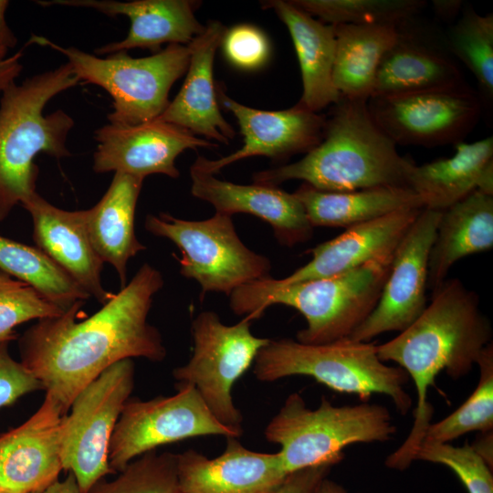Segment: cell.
I'll use <instances>...</instances> for the list:
<instances>
[{"mask_svg":"<svg viewBox=\"0 0 493 493\" xmlns=\"http://www.w3.org/2000/svg\"><path fill=\"white\" fill-rule=\"evenodd\" d=\"M163 286L161 272L144 263L91 317L76 321L80 300L59 316L39 320L19 340L21 363L68 414L79 393L114 363L165 358L162 336L147 320Z\"/></svg>","mask_w":493,"mask_h":493,"instance_id":"cell-1","label":"cell"},{"mask_svg":"<svg viewBox=\"0 0 493 493\" xmlns=\"http://www.w3.org/2000/svg\"><path fill=\"white\" fill-rule=\"evenodd\" d=\"M491 337L490 322L479 309L477 293L450 278L432 291L430 304L409 327L377 345L381 361L395 362L413 380L417 397L411 431L387 456L388 467L404 470L414 461L434 414L427 393L435 377L441 372L452 379L469 373Z\"/></svg>","mask_w":493,"mask_h":493,"instance_id":"cell-2","label":"cell"},{"mask_svg":"<svg viewBox=\"0 0 493 493\" xmlns=\"http://www.w3.org/2000/svg\"><path fill=\"white\" fill-rule=\"evenodd\" d=\"M332 106L315 148L297 162L254 173L253 184L278 186L301 180L329 192L407 186L414 163L379 128L368 100L341 97Z\"/></svg>","mask_w":493,"mask_h":493,"instance_id":"cell-3","label":"cell"},{"mask_svg":"<svg viewBox=\"0 0 493 493\" xmlns=\"http://www.w3.org/2000/svg\"><path fill=\"white\" fill-rule=\"evenodd\" d=\"M393 256V252L386 254L336 276L287 285L268 276L234 290L229 305L235 314L251 321L273 305L297 309L307 325L298 331L296 341L305 344L348 338L375 308Z\"/></svg>","mask_w":493,"mask_h":493,"instance_id":"cell-4","label":"cell"},{"mask_svg":"<svg viewBox=\"0 0 493 493\" xmlns=\"http://www.w3.org/2000/svg\"><path fill=\"white\" fill-rule=\"evenodd\" d=\"M78 83L67 62L21 84L14 82L2 92L0 221L36 193L38 169L34 160L38 153L57 159L70 155L66 141L74 120L62 110L44 115V109L52 98Z\"/></svg>","mask_w":493,"mask_h":493,"instance_id":"cell-5","label":"cell"},{"mask_svg":"<svg viewBox=\"0 0 493 493\" xmlns=\"http://www.w3.org/2000/svg\"><path fill=\"white\" fill-rule=\"evenodd\" d=\"M253 364V373L261 382L306 375L338 393L356 395L362 403L372 394H384L403 415L413 405L404 388L407 373L381 361L377 345L372 341L348 337L324 344H305L287 338L269 339Z\"/></svg>","mask_w":493,"mask_h":493,"instance_id":"cell-6","label":"cell"},{"mask_svg":"<svg viewBox=\"0 0 493 493\" xmlns=\"http://www.w3.org/2000/svg\"><path fill=\"white\" fill-rule=\"evenodd\" d=\"M267 441L278 451L290 475L320 466H335L345 447L357 443L386 442L396 433L390 411L383 405L362 403L333 405L322 397L316 409L306 405L299 393H290L265 428Z\"/></svg>","mask_w":493,"mask_h":493,"instance_id":"cell-7","label":"cell"},{"mask_svg":"<svg viewBox=\"0 0 493 493\" xmlns=\"http://www.w3.org/2000/svg\"><path fill=\"white\" fill-rule=\"evenodd\" d=\"M29 43L48 47L64 55L79 82L97 85L112 99L110 123L137 125L157 119L168 107L173 84L186 71L188 46L171 44L157 53L140 58L127 51L100 58L74 47H62L32 35Z\"/></svg>","mask_w":493,"mask_h":493,"instance_id":"cell-8","label":"cell"},{"mask_svg":"<svg viewBox=\"0 0 493 493\" xmlns=\"http://www.w3.org/2000/svg\"><path fill=\"white\" fill-rule=\"evenodd\" d=\"M144 226L151 234L171 240L182 276L194 279L201 298L208 292L229 295L238 288L270 276V260L249 249L239 238L232 215L215 212L200 221L168 213L148 215Z\"/></svg>","mask_w":493,"mask_h":493,"instance_id":"cell-9","label":"cell"},{"mask_svg":"<svg viewBox=\"0 0 493 493\" xmlns=\"http://www.w3.org/2000/svg\"><path fill=\"white\" fill-rule=\"evenodd\" d=\"M250 325L246 318L226 325L212 310L200 312L192 323V357L173 371L179 383L193 385L214 416L240 436L243 415L234 404L232 389L269 341L255 336Z\"/></svg>","mask_w":493,"mask_h":493,"instance_id":"cell-10","label":"cell"},{"mask_svg":"<svg viewBox=\"0 0 493 493\" xmlns=\"http://www.w3.org/2000/svg\"><path fill=\"white\" fill-rule=\"evenodd\" d=\"M134 386L131 359L120 361L82 389L62 423L61 461L71 472L82 493L106 475L110 438Z\"/></svg>","mask_w":493,"mask_h":493,"instance_id":"cell-11","label":"cell"},{"mask_svg":"<svg viewBox=\"0 0 493 493\" xmlns=\"http://www.w3.org/2000/svg\"><path fill=\"white\" fill-rule=\"evenodd\" d=\"M175 388L172 396L127 401L109 447V465L114 472L157 446L176 441L204 435L240 437L214 416L193 385L177 383Z\"/></svg>","mask_w":493,"mask_h":493,"instance_id":"cell-12","label":"cell"},{"mask_svg":"<svg viewBox=\"0 0 493 493\" xmlns=\"http://www.w3.org/2000/svg\"><path fill=\"white\" fill-rule=\"evenodd\" d=\"M379 128L397 145L456 144L471 132L482 113L479 95L467 83L448 89L368 100Z\"/></svg>","mask_w":493,"mask_h":493,"instance_id":"cell-13","label":"cell"},{"mask_svg":"<svg viewBox=\"0 0 493 493\" xmlns=\"http://www.w3.org/2000/svg\"><path fill=\"white\" fill-rule=\"evenodd\" d=\"M440 215V211L421 210L393 251L375 308L350 339L367 342L384 332H401L424 311L429 254Z\"/></svg>","mask_w":493,"mask_h":493,"instance_id":"cell-14","label":"cell"},{"mask_svg":"<svg viewBox=\"0 0 493 493\" xmlns=\"http://www.w3.org/2000/svg\"><path fill=\"white\" fill-rule=\"evenodd\" d=\"M95 173H123L144 179L150 174L177 178L175 160L187 149L216 147L190 131L155 119L137 125L109 123L94 134Z\"/></svg>","mask_w":493,"mask_h":493,"instance_id":"cell-15","label":"cell"},{"mask_svg":"<svg viewBox=\"0 0 493 493\" xmlns=\"http://www.w3.org/2000/svg\"><path fill=\"white\" fill-rule=\"evenodd\" d=\"M221 104L237 120L244 137L243 146L217 160L199 156L194 163L212 174L226 166L252 156L284 160L298 153H307L322 139L326 115L310 111L298 103L283 110H263L243 105L216 87Z\"/></svg>","mask_w":493,"mask_h":493,"instance_id":"cell-16","label":"cell"},{"mask_svg":"<svg viewBox=\"0 0 493 493\" xmlns=\"http://www.w3.org/2000/svg\"><path fill=\"white\" fill-rule=\"evenodd\" d=\"M64 413L46 393L38 410L20 426L0 436V488L11 493L42 492L63 469Z\"/></svg>","mask_w":493,"mask_h":493,"instance_id":"cell-17","label":"cell"},{"mask_svg":"<svg viewBox=\"0 0 493 493\" xmlns=\"http://www.w3.org/2000/svg\"><path fill=\"white\" fill-rule=\"evenodd\" d=\"M176 471L183 493H275L289 476L278 452L247 449L236 437L215 458L193 449L176 454Z\"/></svg>","mask_w":493,"mask_h":493,"instance_id":"cell-18","label":"cell"},{"mask_svg":"<svg viewBox=\"0 0 493 493\" xmlns=\"http://www.w3.org/2000/svg\"><path fill=\"white\" fill-rule=\"evenodd\" d=\"M193 196L211 204L215 212L232 215L246 213L257 216L273 229L277 241L292 247L313 236V226L295 195L278 186L238 184L216 178L193 163L190 168Z\"/></svg>","mask_w":493,"mask_h":493,"instance_id":"cell-19","label":"cell"},{"mask_svg":"<svg viewBox=\"0 0 493 493\" xmlns=\"http://www.w3.org/2000/svg\"><path fill=\"white\" fill-rule=\"evenodd\" d=\"M42 6L61 5L95 9L108 16H126L131 21L127 37L95 49L110 55L132 48L158 50L168 43L187 46L205 28L195 17L200 2L190 0H50L37 1Z\"/></svg>","mask_w":493,"mask_h":493,"instance_id":"cell-20","label":"cell"},{"mask_svg":"<svg viewBox=\"0 0 493 493\" xmlns=\"http://www.w3.org/2000/svg\"><path fill=\"white\" fill-rule=\"evenodd\" d=\"M22 206L30 214L33 239L88 294L100 304L113 296L101 281L103 262L92 246L87 226L88 210L58 208L37 192Z\"/></svg>","mask_w":493,"mask_h":493,"instance_id":"cell-21","label":"cell"},{"mask_svg":"<svg viewBox=\"0 0 493 493\" xmlns=\"http://www.w3.org/2000/svg\"><path fill=\"white\" fill-rule=\"evenodd\" d=\"M226 30L221 22L208 21L204 32L187 45L190 61L184 85L157 119L228 144L236 131L219 110L213 76L215 51Z\"/></svg>","mask_w":493,"mask_h":493,"instance_id":"cell-22","label":"cell"},{"mask_svg":"<svg viewBox=\"0 0 493 493\" xmlns=\"http://www.w3.org/2000/svg\"><path fill=\"white\" fill-rule=\"evenodd\" d=\"M423 208H406L347 228L340 236L317 245L312 258L283 278L287 285L336 276L393 252Z\"/></svg>","mask_w":493,"mask_h":493,"instance_id":"cell-23","label":"cell"},{"mask_svg":"<svg viewBox=\"0 0 493 493\" xmlns=\"http://www.w3.org/2000/svg\"><path fill=\"white\" fill-rule=\"evenodd\" d=\"M407 186L424 208L444 211L479 190L493 194V137L455 144V153L422 165L414 164Z\"/></svg>","mask_w":493,"mask_h":493,"instance_id":"cell-24","label":"cell"},{"mask_svg":"<svg viewBox=\"0 0 493 493\" xmlns=\"http://www.w3.org/2000/svg\"><path fill=\"white\" fill-rule=\"evenodd\" d=\"M272 9L287 26L298 57L303 92L298 104L319 112L341 98L332 79L336 38L334 26L325 24L296 6L291 1L261 2Z\"/></svg>","mask_w":493,"mask_h":493,"instance_id":"cell-25","label":"cell"},{"mask_svg":"<svg viewBox=\"0 0 493 493\" xmlns=\"http://www.w3.org/2000/svg\"><path fill=\"white\" fill-rule=\"evenodd\" d=\"M142 178L115 173L101 197L87 209L89 236L96 253L118 273L121 286L125 287L129 260L146 247L137 238L134 219Z\"/></svg>","mask_w":493,"mask_h":493,"instance_id":"cell-26","label":"cell"},{"mask_svg":"<svg viewBox=\"0 0 493 493\" xmlns=\"http://www.w3.org/2000/svg\"><path fill=\"white\" fill-rule=\"evenodd\" d=\"M493 247V194L476 190L441 212L432 245L427 289L435 290L461 258Z\"/></svg>","mask_w":493,"mask_h":493,"instance_id":"cell-27","label":"cell"},{"mask_svg":"<svg viewBox=\"0 0 493 493\" xmlns=\"http://www.w3.org/2000/svg\"><path fill=\"white\" fill-rule=\"evenodd\" d=\"M461 70L446 54L402 32L378 68L371 98L448 89L465 84Z\"/></svg>","mask_w":493,"mask_h":493,"instance_id":"cell-28","label":"cell"},{"mask_svg":"<svg viewBox=\"0 0 493 493\" xmlns=\"http://www.w3.org/2000/svg\"><path fill=\"white\" fill-rule=\"evenodd\" d=\"M294 194L301 202L313 228L347 229L399 210L424 208L421 197L407 186L329 192L303 183Z\"/></svg>","mask_w":493,"mask_h":493,"instance_id":"cell-29","label":"cell"},{"mask_svg":"<svg viewBox=\"0 0 493 493\" xmlns=\"http://www.w3.org/2000/svg\"><path fill=\"white\" fill-rule=\"evenodd\" d=\"M334 30V87L342 98L368 100L380 63L397 41L400 26L337 25Z\"/></svg>","mask_w":493,"mask_h":493,"instance_id":"cell-30","label":"cell"},{"mask_svg":"<svg viewBox=\"0 0 493 493\" xmlns=\"http://www.w3.org/2000/svg\"><path fill=\"white\" fill-rule=\"evenodd\" d=\"M0 270L25 282L64 309L89 294L38 247L0 235Z\"/></svg>","mask_w":493,"mask_h":493,"instance_id":"cell-31","label":"cell"},{"mask_svg":"<svg viewBox=\"0 0 493 493\" xmlns=\"http://www.w3.org/2000/svg\"><path fill=\"white\" fill-rule=\"evenodd\" d=\"M477 364L479 368V380L476 389L455 412L429 425L422 444H449L470 432L493 431L492 342L483 349Z\"/></svg>","mask_w":493,"mask_h":493,"instance_id":"cell-32","label":"cell"},{"mask_svg":"<svg viewBox=\"0 0 493 493\" xmlns=\"http://www.w3.org/2000/svg\"><path fill=\"white\" fill-rule=\"evenodd\" d=\"M320 21L337 25L400 26L425 5L423 0H290Z\"/></svg>","mask_w":493,"mask_h":493,"instance_id":"cell-33","label":"cell"},{"mask_svg":"<svg viewBox=\"0 0 493 493\" xmlns=\"http://www.w3.org/2000/svg\"><path fill=\"white\" fill-rule=\"evenodd\" d=\"M450 50L473 74L486 102L493 99V15L467 8L447 34Z\"/></svg>","mask_w":493,"mask_h":493,"instance_id":"cell-34","label":"cell"},{"mask_svg":"<svg viewBox=\"0 0 493 493\" xmlns=\"http://www.w3.org/2000/svg\"><path fill=\"white\" fill-rule=\"evenodd\" d=\"M89 493H183L176 454L147 452L128 464L114 479L100 480Z\"/></svg>","mask_w":493,"mask_h":493,"instance_id":"cell-35","label":"cell"},{"mask_svg":"<svg viewBox=\"0 0 493 493\" xmlns=\"http://www.w3.org/2000/svg\"><path fill=\"white\" fill-rule=\"evenodd\" d=\"M65 310L28 284L0 270V343L16 338V326L32 320L59 316Z\"/></svg>","mask_w":493,"mask_h":493,"instance_id":"cell-36","label":"cell"},{"mask_svg":"<svg viewBox=\"0 0 493 493\" xmlns=\"http://www.w3.org/2000/svg\"><path fill=\"white\" fill-rule=\"evenodd\" d=\"M414 460L447 467L457 476L468 493H493L492 468L467 443L462 446L423 443Z\"/></svg>","mask_w":493,"mask_h":493,"instance_id":"cell-37","label":"cell"},{"mask_svg":"<svg viewBox=\"0 0 493 493\" xmlns=\"http://www.w3.org/2000/svg\"><path fill=\"white\" fill-rule=\"evenodd\" d=\"M228 60L235 66L253 69L263 65L269 54L266 36L256 26L237 25L227 29L222 44Z\"/></svg>","mask_w":493,"mask_h":493,"instance_id":"cell-38","label":"cell"},{"mask_svg":"<svg viewBox=\"0 0 493 493\" xmlns=\"http://www.w3.org/2000/svg\"><path fill=\"white\" fill-rule=\"evenodd\" d=\"M8 342L0 343V408L24 394L44 390L41 383L8 353Z\"/></svg>","mask_w":493,"mask_h":493,"instance_id":"cell-39","label":"cell"},{"mask_svg":"<svg viewBox=\"0 0 493 493\" xmlns=\"http://www.w3.org/2000/svg\"><path fill=\"white\" fill-rule=\"evenodd\" d=\"M331 465L304 468L290 474L275 493H314L322 479L327 477Z\"/></svg>","mask_w":493,"mask_h":493,"instance_id":"cell-40","label":"cell"},{"mask_svg":"<svg viewBox=\"0 0 493 493\" xmlns=\"http://www.w3.org/2000/svg\"><path fill=\"white\" fill-rule=\"evenodd\" d=\"M8 49L0 46V96L2 92L16 82L22 71V52L7 56Z\"/></svg>","mask_w":493,"mask_h":493,"instance_id":"cell-41","label":"cell"},{"mask_svg":"<svg viewBox=\"0 0 493 493\" xmlns=\"http://www.w3.org/2000/svg\"><path fill=\"white\" fill-rule=\"evenodd\" d=\"M432 5L438 18L452 22L460 14L463 4L460 0H433Z\"/></svg>","mask_w":493,"mask_h":493,"instance_id":"cell-42","label":"cell"},{"mask_svg":"<svg viewBox=\"0 0 493 493\" xmlns=\"http://www.w3.org/2000/svg\"><path fill=\"white\" fill-rule=\"evenodd\" d=\"M8 5L9 1L0 0V46L7 49L14 47L17 42L14 32L9 27L5 19V12Z\"/></svg>","mask_w":493,"mask_h":493,"instance_id":"cell-43","label":"cell"},{"mask_svg":"<svg viewBox=\"0 0 493 493\" xmlns=\"http://www.w3.org/2000/svg\"><path fill=\"white\" fill-rule=\"evenodd\" d=\"M493 432V431H492ZM492 432L481 433L479 437L471 446L492 468L493 466V443Z\"/></svg>","mask_w":493,"mask_h":493,"instance_id":"cell-44","label":"cell"},{"mask_svg":"<svg viewBox=\"0 0 493 493\" xmlns=\"http://www.w3.org/2000/svg\"><path fill=\"white\" fill-rule=\"evenodd\" d=\"M41 493H82L74 475L69 472L63 480L57 479Z\"/></svg>","mask_w":493,"mask_h":493,"instance_id":"cell-45","label":"cell"},{"mask_svg":"<svg viewBox=\"0 0 493 493\" xmlns=\"http://www.w3.org/2000/svg\"><path fill=\"white\" fill-rule=\"evenodd\" d=\"M314 493H347V491L341 485L325 477L318 485Z\"/></svg>","mask_w":493,"mask_h":493,"instance_id":"cell-46","label":"cell"},{"mask_svg":"<svg viewBox=\"0 0 493 493\" xmlns=\"http://www.w3.org/2000/svg\"><path fill=\"white\" fill-rule=\"evenodd\" d=\"M0 493H11V492H9V491H7V490H5V489H2V488H0Z\"/></svg>","mask_w":493,"mask_h":493,"instance_id":"cell-47","label":"cell"},{"mask_svg":"<svg viewBox=\"0 0 493 493\" xmlns=\"http://www.w3.org/2000/svg\"><path fill=\"white\" fill-rule=\"evenodd\" d=\"M34 493H41V492H34Z\"/></svg>","mask_w":493,"mask_h":493,"instance_id":"cell-48","label":"cell"}]
</instances>
